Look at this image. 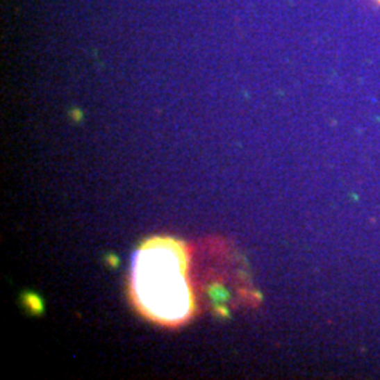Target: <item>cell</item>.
<instances>
[{
	"instance_id": "cell-1",
	"label": "cell",
	"mask_w": 380,
	"mask_h": 380,
	"mask_svg": "<svg viewBox=\"0 0 380 380\" xmlns=\"http://www.w3.org/2000/svg\"><path fill=\"white\" fill-rule=\"evenodd\" d=\"M188 269L183 242L174 238L144 242L131 265V296L140 311L168 327L186 322L196 307Z\"/></svg>"
}]
</instances>
